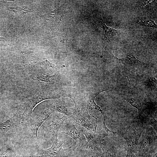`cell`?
<instances>
[{
    "label": "cell",
    "mask_w": 157,
    "mask_h": 157,
    "mask_svg": "<svg viewBox=\"0 0 157 157\" xmlns=\"http://www.w3.org/2000/svg\"><path fill=\"white\" fill-rule=\"evenodd\" d=\"M75 105L71 115L67 118L69 121L82 126L89 131L96 133L97 118L94 115H90L85 107L77 104Z\"/></svg>",
    "instance_id": "cell-1"
},
{
    "label": "cell",
    "mask_w": 157,
    "mask_h": 157,
    "mask_svg": "<svg viewBox=\"0 0 157 157\" xmlns=\"http://www.w3.org/2000/svg\"><path fill=\"white\" fill-rule=\"evenodd\" d=\"M152 128L146 129L144 135L139 144L136 155L138 157H151L157 148V136Z\"/></svg>",
    "instance_id": "cell-2"
},
{
    "label": "cell",
    "mask_w": 157,
    "mask_h": 157,
    "mask_svg": "<svg viewBox=\"0 0 157 157\" xmlns=\"http://www.w3.org/2000/svg\"><path fill=\"white\" fill-rule=\"evenodd\" d=\"M144 129L142 123L138 120L134 129H129L121 132L127 145L126 157H132L136 154L138 141Z\"/></svg>",
    "instance_id": "cell-3"
},
{
    "label": "cell",
    "mask_w": 157,
    "mask_h": 157,
    "mask_svg": "<svg viewBox=\"0 0 157 157\" xmlns=\"http://www.w3.org/2000/svg\"><path fill=\"white\" fill-rule=\"evenodd\" d=\"M59 134L64 133L67 134L73 138L81 149L86 151L88 144L86 139L81 130L78 129L74 124L69 121L63 124L60 129Z\"/></svg>",
    "instance_id": "cell-4"
},
{
    "label": "cell",
    "mask_w": 157,
    "mask_h": 157,
    "mask_svg": "<svg viewBox=\"0 0 157 157\" xmlns=\"http://www.w3.org/2000/svg\"><path fill=\"white\" fill-rule=\"evenodd\" d=\"M65 97L64 95L51 91L38 92L27 101L24 112L32 116L34 108L41 102L47 99H56Z\"/></svg>",
    "instance_id": "cell-5"
},
{
    "label": "cell",
    "mask_w": 157,
    "mask_h": 157,
    "mask_svg": "<svg viewBox=\"0 0 157 157\" xmlns=\"http://www.w3.org/2000/svg\"><path fill=\"white\" fill-rule=\"evenodd\" d=\"M67 119V116L62 117H55L53 118L52 123L48 126L41 125L44 131V139L46 141L52 143L57 140L58 132L61 127L64 121Z\"/></svg>",
    "instance_id": "cell-6"
},
{
    "label": "cell",
    "mask_w": 157,
    "mask_h": 157,
    "mask_svg": "<svg viewBox=\"0 0 157 157\" xmlns=\"http://www.w3.org/2000/svg\"><path fill=\"white\" fill-rule=\"evenodd\" d=\"M31 119V117L24 112H17L9 119L0 123V134L5 133L22 124L28 125Z\"/></svg>",
    "instance_id": "cell-7"
},
{
    "label": "cell",
    "mask_w": 157,
    "mask_h": 157,
    "mask_svg": "<svg viewBox=\"0 0 157 157\" xmlns=\"http://www.w3.org/2000/svg\"><path fill=\"white\" fill-rule=\"evenodd\" d=\"M86 139L88 147L86 153L92 156L101 151V145L104 138L108 135L97 134L88 130H82Z\"/></svg>",
    "instance_id": "cell-8"
},
{
    "label": "cell",
    "mask_w": 157,
    "mask_h": 157,
    "mask_svg": "<svg viewBox=\"0 0 157 157\" xmlns=\"http://www.w3.org/2000/svg\"><path fill=\"white\" fill-rule=\"evenodd\" d=\"M64 142L58 140L53 142L50 148L41 150L40 157H66L69 156L72 152L71 147L63 148L62 145Z\"/></svg>",
    "instance_id": "cell-9"
},
{
    "label": "cell",
    "mask_w": 157,
    "mask_h": 157,
    "mask_svg": "<svg viewBox=\"0 0 157 157\" xmlns=\"http://www.w3.org/2000/svg\"><path fill=\"white\" fill-rule=\"evenodd\" d=\"M53 113V111L47 107V108L34 119H31L29 125L32 133L37 138L38 131L40 126L49 117L50 115Z\"/></svg>",
    "instance_id": "cell-10"
},
{
    "label": "cell",
    "mask_w": 157,
    "mask_h": 157,
    "mask_svg": "<svg viewBox=\"0 0 157 157\" xmlns=\"http://www.w3.org/2000/svg\"><path fill=\"white\" fill-rule=\"evenodd\" d=\"M53 112H59L64 114L67 117V118L72 115V109H69L63 99H56L51 102L48 107Z\"/></svg>",
    "instance_id": "cell-11"
},
{
    "label": "cell",
    "mask_w": 157,
    "mask_h": 157,
    "mask_svg": "<svg viewBox=\"0 0 157 157\" xmlns=\"http://www.w3.org/2000/svg\"><path fill=\"white\" fill-rule=\"evenodd\" d=\"M105 90L99 92L93 93L91 92L88 93L86 96L83 102L80 105L85 107L87 109L92 110L95 109L99 111L103 115L104 119H105L103 110L100 107L97 105L95 102L94 100L95 97L100 93L106 90Z\"/></svg>",
    "instance_id": "cell-12"
},
{
    "label": "cell",
    "mask_w": 157,
    "mask_h": 157,
    "mask_svg": "<svg viewBox=\"0 0 157 157\" xmlns=\"http://www.w3.org/2000/svg\"><path fill=\"white\" fill-rule=\"evenodd\" d=\"M113 57L119 63L123 64L125 65L133 67H142L144 63L138 57L131 54L126 56L125 57L118 58L112 54Z\"/></svg>",
    "instance_id": "cell-13"
},
{
    "label": "cell",
    "mask_w": 157,
    "mask_h": 157,
    "mask_svg": "<svg viewBox=\"0 0 157 157\" xmlns=\"http://www.w3.org/2000/svg\"><path fill=\"white\" fill-rule=\"evenodd\" d=\"M119 99L124 100L128 102L133 107L136 108L138 110L139 120L143 113L146 110L145 105L138 99L131 97L126 95H123Z\"/></svg>",
    "instance_id": "cell-14"
},
{
    "label": "cell",
    "mask_w": 157,
    "mask_h": 157,
    "mask_svg": "<svg viewBox=\"0 0 157 157\" xmlns=\"http://www.w3.org/2000/svg\"><path fill=\"white\" fill-rule=\"evenodd\" d=\"M99 24L100 27L103 29L104 40L106 42H110L111 39L120 32L119 30L107 26L101 18L99 20Z\"/></svg>",
    "instance_id": "cell-15"
},
{
    "label": "cell",
    "mask_w": 157,
    "mask_h": 157,
    "mask_svg": "<svg viewBox=\"0 0 157 157\" xmlns=\"http://www.w3.org/2000/svg\"><path fill=\"white\" fill-rule=\"evenodd\" d=\"M40 157L38 156H23L17 154L10 144L3 145L0 149V157Z\"/></svg>",
    "instance_id": "cell-16"
},
{
    "label": "cell",
    "mask_w": 157,
    "mask_h": 157,
    "mask_svg": "<svg viewBox=\"0 0 157 157\" xmlns=\"http://www.w3.org/2000/svg\"><path fill=\"white\" fill-rule=\"evenodd\" d=\"M8 9L11 12L15 13L19 16H22L28 13L35 12L34 10L26 6H16L9 7Z\"/></svg>",
    "instance_id": "cell-17"
},
{
    "label": "cell",
    "mask_w": 157,
    "mask_h": 157,
    "mask_svg": "<svg viewBox=\"0 0 157 157\" xmlns=\"http://www.w3.org/2000/svg\"><path fill=\"white\" fill-rule=\"evenodd\" d=\"M58 74L49 75L47 74H43L40 76H30L26 78L25 79L26 80H33L34 81H42L48 83L54 80L56 77L58 76Z\"/></svg>",
    "instance_id": "cell-18"
},
{
    "label": "cell",
    "mask_w": 157,
    "mask_h": 157,
    "mask_svg": "<svg viewBox=\"0 0 157 157\" xmlns=\"http://www.w3.org/2000/svg\"><path fill=\"white\" fill-rule=\"evenodd\" d=\"M156 78L151 76L147 78L144 81L145 87L150 90L156 92L157 83Z\"/></svg>",
    "instance_id": "cell-19"
},
{
    "label": "cell",
    "mask_w": 157,
    "mask_h": 157,
    "mask_svg": "<svg viewBox=\"0 0 157 157\" xmlns=\"http://www.w3.org/2000/svg\"><path fill=\"white\" fill-rule=\"evenodd\" d=\"M137 23L142 26L157 28V24L155 22L150 19H146L140 20L138 21Z\"/></svg>",
    "instance_id": "cell-20"
},
{
    "label": "cell",
    "mask_w": 157,
    "mask_h": 157,
    "mask_svg": "<svg viewBox=\"0 0 157 157\" xmlns=\"http://www.w3.org/2000/svg\"><path fill=\"white\" fill-rule=\"evenodd\" d=\"M42 63L45 68H55L56 67V66L49 61L46 58H43Z\"/></svg>",
    "instance_id": "cell-21"
},
{
    "label": "cell",
    "mask_w": 157,
    "mask_h": 157,
    "mask_svg": "<svg viewBox=\"0 0 157 157\" xmlns=\"http://www.w3.org/2000/svg\"><path fill=\"white\" fill-rule=\"evenodd\" d=\"M5 40V38L3 37H0V42H4Z\"/></svg>",
    "instance_id": "cell-22"
},
{
    "label": "cell",
    "mask_w": 157,
    "mask_h": 157,
    "mask_svg": "<svg viewBox=\"0 0 157 157\" xmlns=\"http://www.w3.org/2000/svg\"><path fill=\"white\" fill-rule=\"evenodd\" d=\"M88 157H97V154H94Z\"/></svg>",
    "instance_id": "cell-23"
},
{
    "label": "cell",
    "mask_w": 157,
    "mask_h": 157,
    "mask_svg": "<svg viewBox=\"0 0 157 157\" xmlns=\"http://www.w3.org/2000/svg\"><path fill=\"white\" fill-rule=\"evenodd\" d=\"M157 153L156 152L151 157H157Z\"/></svg>",
    "instance_id": "cell-24"
},
{
    "label": "cell",
    "mask_w": 157,
    "mask_h": 157,
    "mask_svg": "<svg viewBox=\"0 0 157 157\" xmlns=\"http://www.w3.org/2000/svg\"><path fill=\"white\" fill-rule=\"evenodd\" d=\"M133 157H138L136 156H135V155H134L133 156Z\"/></svg>",
    "instance_id": "cell-25"
}]
</instances>
